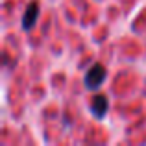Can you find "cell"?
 Wrapping results in <instances>:
<instances>
[{
	"label": "cell",
	"mask_w": 146,
	"mask_h": 146,
	"mask_svg": "<svg viewBox=\"0 0 146 146\" xmlns=\"http://www.w3.org/2000/svg\"><path fill=\"white\" fill-rule=\"evenodd\" d=\"M106 76H107L106 67H104V65H100V63H94L93 67H89V70L85 72V76H83V83H85L87 89L96 91L98 87L104 83Z\"/></svg>",
	"instance_id": "obj_1"
},
{
	"label": "cell",
	"mask_w": 146,
	"mask_h": 146,
	"mask_svg": "<svg viewBox=\"0 0 146 146\" xmlns=\"http://www.w3.org/2000/svg\"><path fill=\"white\" fill-rule=\"evenodd\" d=\"M107 111H109V100H107V96L96 94L93 98V102H91V113L96 118H104L107 115Z\"/></svg>",
	"instance_id": "obj_3"
},
{
	"label": "cell",
	"mask_w": 146,
	"mask_h": 146,
	"mask_svg": "<svg viewBox=\"0 0 146 146\" xmlns=\"http://www.w3.org/2000/svg\"><path fill=\"white\" fill-rule=\"evenodd\" d=\"M37 19H39V2L32 0V2L26 6L24 15H22V28L24 30H32L37 24Z\"/></svg>",
	"instance_id": "obj_2"
}]
</instances>
